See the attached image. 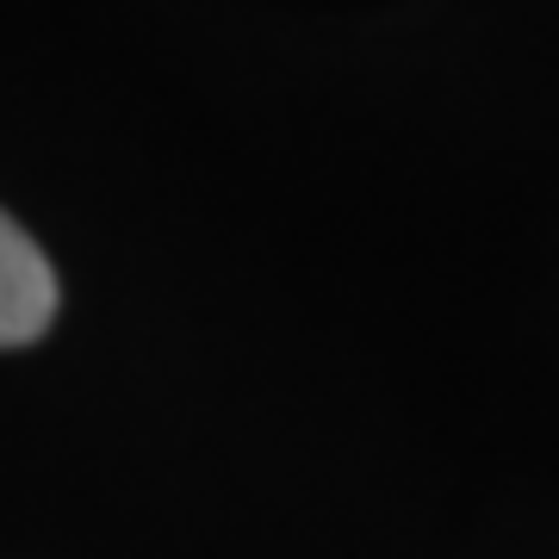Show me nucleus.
Listing matches in <instances>:
<instances>
[{"label": "nucleus", "mask_w": 559, "mask_h": 559, "mask_svg": "<svg viewBox=\"0 0 559 559\" xmlns=\"http://www.w3.org/2000/svg\"><path fill=\"white\" fill-rule=\"evenodd\" d=\"M57 318V274L32 237L0 212V348L38 342Z\"/></svg>", "instance_id": "obj_1"}]
</instances>
